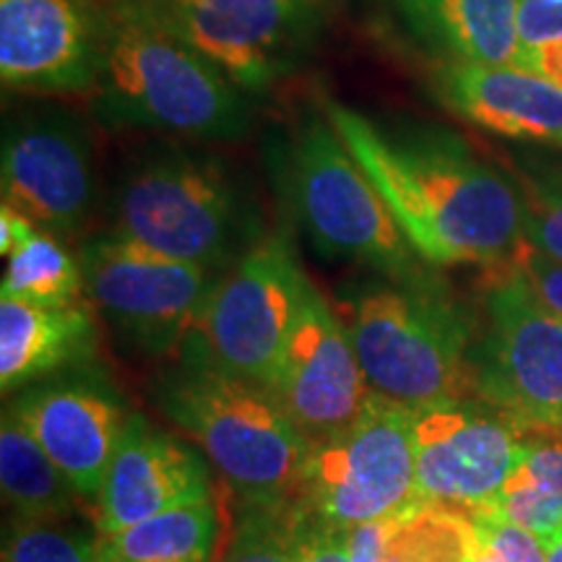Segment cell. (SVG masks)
<instances>
[{"instance_id":"277c9868","label":"cell","mask_w":562,"mask_h":562,"mask_svg":"<svg viewBox=\"0 0 562 562\" xmlns=\"http://www.w3.org/2000/svg\"><path fill=\"white\" fill-rule=\"evenodd\" d=\"M178 357L154 396L165 417L201 448L248 508H277L300 495L313 446L271 391L229 375L188 344Z\"/></svg>"},{"instance_id":"52a82bcc","label":"cell","mask_w":562,"mask_h":562,"mask_svg":"<svg viewBox=\"0 0 562 562\" xmlns=\"http://www.w3.org/2000/svg\"><path fill=\"white\" fill-rule=\"evenodd\" d=\"M482 297L487 328L472 355L476 393L526 435L562 438V318L510 261L487 266Z\"/></svg>"},{"instance_id":"e575fe53","label":"cell","mask_w":562,"mask_h":562,"mask_svg":"<svg viewBox=\"0 0 562 562\" xmlns=\"http://www.w3.org/2000/svg\"><path fill=\"white\" fill-rule=\"evenodd\" d=\"M554 3H562V0H554Z\"/></svg>"},{"instance_id":"83f0119b","label":"cell","mask_w":562,"mask_h":562,"mask_svg":"<svg viewBox=\"0 0 562 562\" xmlns=\"http://www.w3.org/2000/svg\"><path fill=\"white\" fill-rule=\"evenodd\" d=\"M3 562H100V552L97 539L55 524L13 521L3 544Z\"/></svg>"},{"instance_id":"ac0fdd59","label":"cell","mask_w":562,"mask_h":562,"mask_svg":"<svg viewBox=\"0 0 562 562\" xmlns=\"http://www.w3.org/2000/svg\"><path fill=\"white\" fill-rule=\"evenodd\" d=\"M435 87L446 108L480 128L562 149V89L544 76L513 66L448 63Z\"/></svg>"},{"instance_id":"836d02e7","label":"cell","mask_w":562,"mask_h":562,"mask_svg":"<svg viewBox=\"0 0 562 562\" xmlns=\"http://www.w3.org/2000/svg\"><path fill=\"white\" fill-rule=\"evenodd\" d=\"M547 547V562H562V533L560 537L550 539V542H544Z\"/></svg>"},{"instance_id":"9c48e42d","label":"cell","mask_w":562,"mask_h":562,"mask_svg":"<svg viewBox=\"0 0 562 562\" xmlns=\"http://www.w3.org/2000/svg\"><path fill=\"white\" fill-rule=\"evenodd\" d=\"M311 279L286 235L258 240L216 277L188 347L271 391Z\"/></svg>"},{"instance_id":"d4e9b609","label":"cell","mask_w":562,"mask_h":562,"mask_svg":"<svg viewBox=\"0 0 562 562\" xmlns=\"http://www.w3.org/2000/svg\"><path fill=\"white\" fill-rule=\"evenodd\" d=\"M476 529L467 513L419 505L385 529L383 562H474Z\"/></svg>"},{"instance_id":"d6986e66","label":"cell","mask_w":562,"mask_h":562,"mask_svg":"<svg viewBox=\"0 0 562 562\" xmlns=\"http://www.w3.org/2000/svg\"><path fill=\"white\" fill-rule=\"evenodd\" d=\"M396 9L414 40L451 63L526 68L518 0H396Z\"/></svg>"},{"instance_id":"8fae6325","label":"cell","mask_w":562,"mask_h":562,"mask_svg":"<svg viewBox=\"0 0 562 562\" xmlns=\"http://www.w3.org/2000/svg\"><path fill=\"white\" fill-rule=\"evenodd\" d=\"M5 206L60 240L83 229L97 199L94 140L68 110H37L5 125L0 154Z\"/></svg>"},{"instance_id":"1f68e13d","label":"cell","mask_w":562,"mask_h":562,"mask_svg":"<svg viewBox=\"0 0 562 562\" xmlns=\"http://www.w3.org/2000/svg\"><path fill=\"white\" fill-rule=\"evenodd\" d=\"M40 227L30 216H24L21 211L11 206H0V256L9 258L13 250L21 248Z\"/></svg>"},{"instance_id":"6da1fadb","label":"cell","mask_w":562,"mask_h":562,"mask_svg":"<svg viewBox=\"0 0 562 562\" xmlns=\"http://www.w3.org/2000/svg\"><path fill=\"white\" fill-rule=\"evenodd\" d=\"M344 146L398 229L432 266H495L521 248L524 209L513 182L438 128H383L341 102H323Z\"/></svg>"},{"instance_id":"484cf974","label":"cell","mask_w":562,"mask_h":562,"mask_svg":"<svg viewBox=\"0 0 562 562\" xmlns=\"http://www.w3.org/2000/svg\"><path fill=\"white\" fill-rule=\"evenodd\" d=\"M216 562H302L300 508H248Z\"/></svg>"},{"instance_id":"4dcf8cb0","label":"cell","mask_w":562,"mask_h":562,"mask_svg":"<svg viewBox=\"0 0 562 562\" xmlns=\"http://www.w3.org/2000/svg\"><path fill=\"white\" fill-rule=\"evenodd\" d=\"M518 37L524 47L562 40V3L554 0H518Z\"/></svg>"},{"instance_id":"e0dca14e","label":"cell","mask_w":562,"mask_h":562,"mask_svg":"<svg viewBox=\"0 0 562 562\" xmlns=\"http://www.w3.org/2000/svg\"><path fill=\"white\" fill-rule=\"evenodd\" d=\"M11 409L79 497L97 501L131 417L115 393L97 381H55L16 396Z\"/></svg>"},{"instance_id":"ba28073f","label":"cell","mask_w":562,"mask_h":562,"mask_svg":"<svg viewBox=\"0 0 562 562\" xmlns=\"http://www.w3.org/2000/svg\"><path fill=\"white\" fill-rule=\"evenodd\" d=\"M300 510L351 531L419 508L414 414L372 391L360 419L313 446L300 484Z\"/></svg>"},{"instance_id":"7a4b0ae2","label":"cell","mask_w":562,"mask_h":562,"mask_svg":"<svg viewBox=\"0 0 562 562\" xmlns=\"http://www.w3.org/2000/svg\"><path fill=\"white\" fill-rule=\"evenodd\" d=\"M91 112L108 128L195 140L243 138L250 128L243 89L149 0H115L102 11Z\"/></svg>"},{"instance_id":"3957f363","label":"cell","mask_w":562,"mask_h":562,"mask_svg":"<svg viewBox=\"0 0 562 562\" xmlns=\"http://www.w3.org/2000/svg\"><path fill=\"white\" fill-rule=\"evenodd\" d=\"M110 211L112 235L211 271L263 240L248 188L227 161L193 146L161 144L133 157Z\"/></svg>"},{"instance_id":"9a60e30c","label":"cell","mask_w":562,"mask_h":562,"mask_svg":"<svg viewBox=\"0 0 562 562\" xmlns=\"http://www.w3.org/2000/svg\"><path fill=\"white\" fill-rule=\"evenodd\" d=\"M102 11L89 0H0V79L21 94H81L100 79Z\"/></svg>"},{"instance_id":"d6a6232c","label":"cell","mask_w":562,"mask_h":562,"mask_svg":"<svg viewBox=\"0 0 562 562\" xmlns=\"http://www.w3.org/2000/svg\"><path fill=\"white\" fill-rule=\"evenodd\" d=\"M531 74L544 76L562 89V40L544 42L539 47H526V68Z\"/></svg>"},{"instance_id":"44dd1931","label":"cell","mask_w":562,"mask_h":562,"mask_svg":"<svg viewBox=\"0 0 562 562\" xmlns=\"http://www.w3.org/2000/svg\"><path fill=\"white\" fill-rule=\"evenodd\" d=\"M227 518L214 495L115 533H97L100 562H216Z\"/></svg>"},{"instance_id":"cb8c5ba5","label":"cell","mask_w":562,"mask_h":562,"mask_svg":"<svg viewBox=\"0 0 562 562\" xmlns=\"http://www.w3.org/2000/svg\"><path fill=\"white\" fill-rule=\"evenodd\" d=\"M83 273L79 258L66 250L60 237L37 229L21 248L9 256L0 297L60 307L81 302Z\"/></svg>"},{"instance_id":"ffe728a7","label":"cell","mask_w":562,"mask_h":562,"mask_svg":"<svg viewBox=\"0 0 562 562\" xmlns=\"http://www.w3.org/2000/svg\"><path fill=\"white\" fill-rule=\"evenodd\" d=\"M97 328L83 302L47 307L0 297V389L5 396L21 385L87 360Z\"/></svg>"},{"instance_id":"5b68a950","label":"cell","mask_w":562,"mask_h":562,"mask_svg":"<svg viewBox=\"0 0 562 562\" xmlns=\"http://www.w3.org/2000/svg\"><path fill=\"white\" fill-rule=\"evenodd\" d=\"M344 326L370 389L391 402L422 409L476 393L472 323L425 273L368 281Z\"/></svg>"},{"instance_id":"8992f818","label":"cell","mask_w":562,"mask_h":562,"mask_svg":"<svg viewBox=\"0 0 562 562\" xmlns=\"http://www.w3.org/2000/svg\"><path fill=\"white\" fill-rule=\"evenodd\" d=\"M273 170L284 201L321 256L419 277V256L328 117H305L281 140Z\"/></svg>"},{"instance_id":"7402d4cb","label":"cell","mask_w":562,"mask_h":562,"mask_svg":"<svg viewBox=\"0 0 562 562\" xmlns=\"http://www.w3.org/2000/svg\"><path fill=\"white\" fill-rule=\"evenodd\" d=\"M0 487L16 521L55 524L79 497L11 406L0 422Z\"/></svg>"},{"instance_id":"f1b7e54d","label":"cell","mask_w":562,"mask_h":562,"mask_svg":"<svg viewBox=\"0 0 562 562\" xmlns=\"http://www.w3.org/2000/svg\"><path fill=\"white\" fill-rule=\"evenodd\" d=\"M508 261L521 271V277L529 281V286L550 311L562 318V261L533 250L531 245L521 243Z\"/></svg>"},{"instance_id":"f546056e","label":"cell","mask_w":562,"mask_h":562,"mask_svg":"<svg viewBox=\"0 0 562 562\" xmlns=\"http://www.w3.org/2000/svg\"><path fill=\"white\" fill-rule=\"evenodd\" d=\"M302 562H351L349 531L334 529L300 510Z\"/></svg>"},{"instance_id":"30bf717a","label":"cell","mask_w":562,"mask_h":562,"mask_svg":"<svg viewBox=\"0 0 562 562\" xmlns=\"http://www.w3.org/2000/svg\"><path fill=\"white\" fill-rule=\"evenodd\" d=\"M76 258L91 305L149 355H180L216 284V271L117 235L83 243Z\"/></svg>"},{"instance_id":"7c38bea8","label":"cell","mask_w":562,"mask_h":562,"mask_svg":"<svg viewBox=\"0 0 562 562\" xmlns=\"http://www.w3.org/2000/svg\"><path fill=\"white\" fill-rule=\"evenodd\" d=\"M167 19L243 91L297 66L321 26L318 0H159Z\"/></svg>"},{"instance_id":"2e32d148","label":"cell","mask_w":562,"mask_h":562,"mask_svg":"<svg viewBox=\"0 0 562 562\" xmlns=\"http://www.w3.org/2000/svg\"><path fill=\"white\" fill-rule=\"evenodd\" d=\"M214 492L209 463L186 440L131 414L97 492V533L123 531Z\"/></svg>"},{"instance_id":"4316f807","label":"cell","mask_w":562,"mask_h":562,"mask_svg":"<svg viewBox=\"0 0 562 562\" xmlns=\"http://www.w3.org/2000/svg\"><path fill=\"white\" fill-rule=\"evenodd\" d=\"M524 243L562 261V170L524 161L518 172Z\"/></svg>"},{"instance_id":"603a6c76","label":"cell","mask_w":562,"mask_h":562,"mask_svg":"<svg viewBox=\"0 0 562 562\" xmlns=\"http://www.w3.org/2000/svg\"><path fill=\"white\" fill-rule=\"evenodd\" d=\"M482 513L524 526L542 542L562 533V438L533 435L503 484L497 501Z\"/></svg>"},{"instance_id":"4fadbf2b","label":"cell","mask_w":562,"mask_h":562,"mask_svg":"<svg viewBox=\"0 0 562 562\" xmlns=\"http://www.w3.org/2000/svg\"><path fill=\"white\" fill-rule=\"evenodd\" d=\"M412 414L419 503L467 516L487 510L521 459L526 432L501 412L469 402Z\"/></svg>"},{"instance_id":"5bb4252c","label":"cell","mask_w":562,"mask_h":562,"mask_svg":"<svg viewBox=\"0 0 562 562\" xmlns=\"http://www.w3.org/2000/svg\"><path fill=\"white\" fill-rule=\"evenodd\" d=\"M271 396L311 446L349 430L372 396L347 326L313 284L302 297Z\"/></svg>"}]
</instances>
